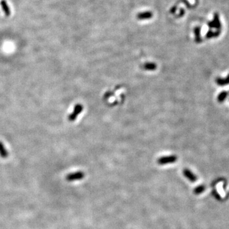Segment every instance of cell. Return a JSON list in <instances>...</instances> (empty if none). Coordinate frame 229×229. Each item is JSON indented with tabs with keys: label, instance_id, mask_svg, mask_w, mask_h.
Here are the masks:
<instances>
[{
	"label": "cell",
	"instance_id": "6da1fadb",
	"mask_svg": "<svg viewBox=\"0 0 229 229\" xmlns=\"http://www.w3.org/2000/svg\"><path fill=\"white\" fill-rule=\"evenodd\" d=\"M83 110H84L83 105H81L80 104H76L74 106L73 112L71 113L69 115V117H68V120H69L70 122L74 121L77 118L78 116L81 113V111H83Z\"/></svg>",
	"mask_w": 229,
	"mask_h": 229
},
{
	"label": "cell",
	"instance_id": "7a4b0ae2",
	"mask_svg": "<svg viewBox=\"0 0 229 229\" xmlns=\"http://www.w3.org/2000/svg\"><path fill=\"white\" fill-rule=\"evenodd\" d=\"M176 160L177 157L176 155H169L160 157V158L157 160V162H158V164L160 165H165L175 162Z\"/></svg>",
	"mask_w": 229,
	"mask_h": 229
},
{
	"label": "cell",
	"instance_id": "3957f363",
	"mask_svg": "<svg viewBox=\"0 0 229 229\" xmlns=\"http://www.w3.org/2000/svg\"><path fill=\"white\" fill-rule=\"evenodd\" d=\"M207 24H208V26H209V28H210L211 29L215 28V29H216L217 30H221V22H220V20L219 15H218L217 13H215L214 14L213 21L209 22Z\"/></svg>",
	"mask_w": 229,
	"mask_h": 229
},
{
	"label": "cell",
	"instance_id": "277c9868",
	"mask_svg": "<svg viewBox=\"0 0 229 229\" xmlns=\"http://www.w3.org/2000/svg\"><path fill=\"white\" fill-rule=\"evenodd\" d=\"M85 176V174L83 172L78 171L73 173H70L67 175L66 180L68 182H73V181L80 180L83 179Z\"/></svg>",
	"mask_w": 229,
	"mask_h": 229
},
{
	"label": "cell",
	"instance_id": "5b68a950",
	"mask_svg": "<svg viewBox=\"0 0 229 229\" xmlns=\"http://www.w3.org/2000/svg\"><path fill=\"white\" fill-rule=\"evenodd\" d=\"M183 174L188 180H189L190 182H196L197 180V176L195 174L188 169H184L183 171Z\"/></svg>",
	"mask_w": 229,
	"mask_h": 229
},
{
	"label": "cell",
	"instance_id": "8992f818",
	"mask_svg": "<svg viewBox=\"0 0 229 229\" xmlns=\"http://www.w3.org/2000/svg\"><path fill=\"white\" fill-rule=\"evenodd\" d=\"M216 83L220 86H224V85L229 84V74L225 78H217L216 79Z\"/></svg>",
	"mask_w": 229,
	"mask_h": 229
},
{
	"label": "cell",
	"instance_id": "52a82bcc",
	"mask_svg": "<svg viewBox=\"0 0 229 229\" xmlns=\"http://www.w3.org/2000/svg\"><path fill=\"white\" fill-rule=\"evenodd\" d=\"M143 68L146 71H154L157 69V65L154 63H146L143 64Z\"/></svg>",
	"mask_w": 229,
	"mask_h": 229
},
{
	"label": "cell",
	"instance_id": "ba28073f",
	"mask_svg": "<svg viewBox=\"0 0 229 229\" xmlns=\"http://www.w3.org/2000/svg\"><path fill=\"white\" fill-rule=\"evenodd\" d=\"M0 156L3 159L7 158L8 156V151L6 150L5 146L3 144V143L1 141H0Z\"/></svg>",
	"mask_w": 229,
	"mask_h": 229
},
{
	"label": "cell",
	"instance_id": "9c48e42d",
	"mask_svg": "<svg viewBox=\"0 0 229 229\" xmlns=\"http://www.w3.org/2000/svg\"><path fill=\"white\" fill-rule=\"evenodd\" d=\"M152 17V13L151 12H145L140 13L137 15V17L139 20L143 19H148Z\"/></svg>",
	"mask_w": 229,
	"mask_h": 229
},
{
	"label": "cell",
	"instance_id": "30bf717a",
	"mask_svg": "<svg viewBox=\"0 0 229 229\" xmlns=\"http://www.w3.org/2000/svg\"><path fill=\"white\" fill-rule=\"evenodd\" d=\"M221 34V30H217L216 31H213L212 30H209L206 34V38H216L220 36Z\"/></svg>",
	"mask_w": 229,
	"mask_h": 229
},
{
	"label": "cell",
	"instance_id": "8fae6325",
	"mask_svg": "<svg viewBox=\"0 0 229 229\" xmlns=\"http://www.w3.org/2000/svg\"><path fill=\"white\" fill-rule=\"evenodd\" d=\"M228 92L227 91H222L218 95V97H217V101L221 103V102H223L225 100H226L227 96H228Z\"/></svg>",
	"mask_w": 229,
	"mask_h": 229
},
{
	"label": "cell",
	"instance_id": "7c38bea8",
	"mask_svg": "<svg viewBox=\"0 0 229 229\" xmlns=\"http://www.w3.org/2000/svg\"><path fill=\"white\" fill-rule=\"evenodd\" d=\"M194 33L196 35V42L197 43H200L202 42V38L200 36V27H196L194 28Z\"/></svg>",
	"mask_w": 229,
	"mask_h": 229
},
{
	"label": "cell",
	"instance_id": "4fadbf2b",
	"mask_svg": "<svg viewBox=\"0 0 229 229\" xmlns=\"http://www.w3.org/2000/svg\"><path fill=\"white\" fill-rule=\"evenodd\" d=\"M1 3V6H2L3 11L5 12V13H6V15L8 16L10 14V10L9 9V7H8V5H7V3H6V2L5 1H4V0H3Z\"/></svg>",
	"mask_w": 229,
	"mask_h": 229
},
{
	"label": "cell",
	"instance_id": "5bb4252c",
	"mask_svg": "<svg viewBox=\"0 0 229 229\" xmlns=\"http://www.w3.org/2000/svg\"><path fill=\"white\" fill-rule=\"evenodd\" d=\"M204 190V186H199V187H197L196 189H195L194 192L196 193V194H200V193L203 192Z\"/></svg>",
	"mask_w": 229,
	"mask_h": 229
},
{
	"label": "cell",
	"instance_id": "9a60e30c",
	"mask_svg": "<svg viewBox=\"0 0 229 229\" xmlns=\"http://www.w3.org/2000/svg\"><path fill=\"white\" fill-rule=\"evenodd\" d=\"M175 11H176V6H174V7L173 8L171 9V13H174V12H175Z\"/></svg>",
	"mask_w": 229,
	"mask_h": 229
}]
</instances>
